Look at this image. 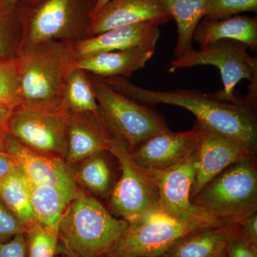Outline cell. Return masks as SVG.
<instances>
[{"instance_id":"6da1fadb","label":"cell","mask_w":257,"mask_h":257,"mask_svg":"<svg viewBox=\"0 0 257 257\" xmlns=\"http://www.w3.org/2000/svg\"><path fill=\"white\" fill-rule=\"evenodd\" d=\"M99 78L108 87L145 105L165 104L184 108L196 116L199 124L256 154L257 104L246 96L227 100L220 99L215 93L193 89L152 90L138 87L124 77Z\"/></svg>"},{"instance_id":"7a4b0ae2","label":"cell","mask_w":257,"mask_h":257,"mask_svg":"<svg viewBox=\"0 0 257 257\" xmlns=\"http://www.w3.org/2000/svg\"><path fill=\"white\" fill-rule=\"evenodd\" d=\"M74 45V42L50 40L19 56L22 105L45 110L67 108L64 89L77 60Z\"/></svg>"},{"instance_id":"3957f363","label":"cell","mask_w":257,"mask_h":257,"mask_svg":"<svg viewBox=\"0 0 257 257\" xmlns=\"http://www.w3.org/2000/svg\"><path fill=\"white\" fill-rule=\"evenodd\" d=\"M96 0H20L23 26L19 56L50 40L77 42L87 37ZM18 56V57H19Z\"/></svg>"},{"instance_id":"277c9868","label":"cell","mask_w":257,"mask_h":257,"mask_svg":"<svg viewBox=\"0 0 257 257\" xmlns=\"http://www.w3.org/2000/svg\"><path fill=\"white\" fill-rule=\"evenodd\" d=\"M127 226L95 198L79 191L61 217L59 239L72 257H104Z\"/></svg>"},{"instance_id":"5b68a950","label":"cell","mask_w":257,"mask_h":257,"mask_svg":"<svg viewBox=\"0 0 257 257\" xmlns=\"http://www.w3.org/2000/svg\"><path fill=\"white\" fill-rule=\"evenodd\" d=\"M255 155L230 166L191 200L205 215L222 224H238L257 211Z\"/></svg>"},{"instance_id":"8992f818","label":"cell","mask_w":257,"mask_h":257,"mask_svg":"<svg viewBox=\"0 0 257 257\" xmlns=\"http://www.w3.org/2000/svg\"><path fill=\"white\" fill-rule=\"evenodd\" d=\"M221 225L210 218L177 219L156 211L128 224L106 257H158L191 233Z\"/></svg>"},{"instance_id":"52a82bcc","label":"cell","mask_w":257,"mask_h":257,"mask_svg":"<svg viewBox=\"0 0 257 257\" xmlns=\"http://www.w3.org/2000/svg\"><path fill=\"white\" fill-rule=\"evenodd\" d=\"M89 78L101 116L130 152L153 135L170 130L164 118L150 106L116 92L96 76Z\"/></svg>"},{"instance_id":"ba28073f","label":"cell","mask_w":257,"mask_h":257,"mask_svg":"<svg viewBox=\"0 0 257 257\" xmlns=\"http://www.w3.org/2000/svg\"><path fill=\"white\" fill-rule=\"evenodd\" d=\"M244 44L231 40H222L194 49L171 61L168 72L174 73L178 69L191 68L199 65H212L220 72L224 87L214 92L220 99L234 100L236 84L242 80L249 81L247 96L257 99V58L248 52Z\"/></svg>"},{"instance_id":"9c48e42d","label":"cell","mask_w":257,"mask_h":257,"mask_svg":"<svg viewBox=\"0 0 257 257\" xmlns=\"http://www.w3.org/2000/svg\"><path fill=\"white\" fill-rule=\"evenodd\" d=\"M109 152L119 162L121 172L111 192L110 205L115 214L131 224L160 211L155 181L135 162L124 142L115 135Z\"/></svg>"},{"instance_id":"30bf717a","label":"cell","mask_w":257,"mask_h":257,"mask_svg":"<svg viewBox=\"0 0 257 257\" xmlns=\"http://www.w3.org/2000/svg\"><path fill=\"white\" fill-rule=\"evenodd\" d=\"M68 109L45 110L22 105L13 109L9 134L30 150L66 160Z\"/></svg>"},{"instance_id":"8fae6325","label":"cell","mask_w":257,"mask_h":257,"mask_svg":"<svg viewBox=\"0 0 257 257\" xmlns=\"http://www.w3.org/2000/svg\"><path fill=\"white\" fill-rule=\"evenodd\" d=\"M196 168L195 150L185 160L170 169L148 171L158 189L160 211L166 215L177 219L210 218L193 205L191 200Z\"/></svg>"},{"instance_id":"7c38bea8","label":"cell","mask_w":257,"mask_h":257,"mask_svg":"<svg viewBox=\"0 0 257 257\" xmlns=\"http://www.w3.org/2000/svg\"><path fill=\"white\" fill-rule=\"evenodd\" d=\"M3 148L30 183L47 184L74 195L78 194L75 172L67 160L33 151L10 134L5 139Z\"/></svg>"},{"instance_id":"4fadbf2b","label":"cell","mask_w":257,"mask_h":257,"mask_svg":"<svg viewBox=\"0 0 257 257\" xmlns=\"http://www.w3.org/2000/svg\"><path fill=\"white\" fill-rule=\"evenodd\" d=\"M199 124L200 135L196 148L197 168L191 199L230 166L255 155L241 144Z\"/></svg>"},{"instance_id":"5bb4252c","label":"cell","mask_w":257,"mask_h":257,"mask_svg":"<svg viewBox=\"0 0 257 257\" xmlns=\"http://www.w3.org/2000/svg\"><path fill=\"white\" fill-rule=\"evenodd\" d=\"M200 126L195 124L188 131L171 130L147 139L133 152L134 160L147 171L167 170L185 160L197 148Z\"/></svg>"},{"instance_id":"9a60e30c","label":"cell","mask_w":257,"mask_h":257,"mask_svg":"<svg viewBox=\"0 0 257 257\" xmlns=\"http://www.w3.org/2000/svg\"><path fill=\"white\" fill-rule=\"evenodd\" d=\"M115 134L99 114L68 110L66 160L77 163L89 157L109 152Z\"/></svg>"},{"instance_id":"2e32d148","label":"cell","mask_w":257,"mask_h":257,"mask_svg":"<svg viewBox=\"0 0 257 257\" xmlns=\"http://www.w3.org/2000/svg\"><path fill=\"white\" fill-rule=\"evenodd\" d=\"M172 18L164 0H110L92 18L88 37L124 25L152 23L160 25Z\"/></svg>"},{"instance_id":"e0dca14e","label":"cell","mask_w":257,"mask_h":257,"mask_svg":"<svg viewBox=\"0 0 257 257\" xmlns=\"http://www.w3.org/2000/svg\"><path fill=\"white\" fill-rule=\"evenodd\" d=\"M159 26L155 23H142L111 29L74 42V54L77 59H80L134 47H156L160 37Z\"/></svg>"},{"instance_id":"ac0fdd59","label":"cell","mask_w":257,"mask_h":257,"mask_svg":"<svg viewBox=\"0 0 257 257\" xmlns=\"http://www.w3.org/2000/svg\"><path fill=\"white\" fill-rule=\"evenodd\" d=\"M156 47H139L77 59V68L98 77L128 78L151 60Z\"/></svg>"},{"instance_id":"d6986e66","label":"cell","mask_w":257,"mask_h":257,"mask_svg":"<svg viewBox=\"0 0 257 257\" xmlns=\"http://www.w3.org/2000/svg\"><path fill=\"white\" fill-rule=\"evenodd\" d=\"M239 234L238 224L205 228L187 235L158 257H214Z\"/></svg>"},{"instance_id":"ffe728a7","label":"cell","mask_w":257,"mask_h":257,"mask_svg":"<svg viewBox=\"0 0 257 257\" xmlns=\"http://www.w3.org/2000/svg\"><path fill=\"white\" fill-rule=\"evenodd\" d=\"M222 40L239 42L249 50H256V18L233 16L222 20L206 18L202 23H199L193 35V40L200 47Z\"/></svg>"},{"instance_id":"44dd1931","label":"cell","mask_w":257,"mask_h":257,"mask_svg":"<svg viewBox=\"0 0 257 257\" xmlns=\"http://www.w3.org/2000/svg\"><path fill=\"white\" fill-rule=\"evenodd\" d=\"M178 30L175 58L193 50V35L201 19L204 18L209 0H164Z\"/></svg>"},{"instance_id":"7402d4cb","label":"cell","mask_w":257,"mask_h":257,"mask_svg":"<svg viewBox=\"0 0 257 257\" xmlns=\"http://www.w3.org/2000/svg\"><path fill=\"white\" fill-rule=\"evenodd\" d=\"M28 184L34 217L41 224L50 226L58 222L69 203L77 197L53 186Z\"/></svg>"},{"instance_id":"603a6c76","label":"cell","mask_w":257,"mask_h":257,"mask_svg":"<svg viewBox=\"0 0 257 257\" xmlns=\"http://www.w3.org/2000/svg\"><path fill=\"white\" fill-rule=\"evenodd\" d=\"M0 199L16 216L25 230L35 222L28 181L18 166L0 182Z\"/></svg>"},{"instance_id":"cb8c5ba5","label":"cell","mask_w":257,"mask_h":257,"mask_svg":"<svg viewBox=\"0 0 257 257\" xmlns=\"http://www.w3.org/2000/svg\"><path fill=\"white\" fill-rule=\"evenodd\" d=\"M64 96V103L69 111L99 114V105L89 75L83 69L76 67L69 74Z\"/></svg>"},{"instance_id":"d4e9b609","label":"cell","mask_w":257,"mask_h":257,"mask_svg":"<svg viewBox=\"0 0 257 257\" xmlns=\"http://www.w3.org/2000/svg\"><path fill=\"white\" fill-rule=\"evenodd\" d=\"M23 26L18 3L0 0V60H15L19 56Z\"/></svg>"},{"instance_id":"484cf974","label":"cell","mask_w":257,"mask_h":257,"mask_svg":"<svg viewBox=\"0 0 257 257\" xmlns=\"http://www.w3.org/2000/svg\"><path fill=\"white\" fill-rule=\"evenodd\" d=\"M96 154L83 161L80 168L75 172L77 182L99 195H105L111 184V171L103 154Z\"/></svg>"},{"instance_id":"4316f807","label":"cell","mask_w":257,"mask_h":257,"mask_svg":"<svg viewBox=\"0 0 257 257\" xmlns=\"http://www.w3.org/2000/svg\"><path fill=\"white\" fill-rule=\"evenodd\" d=\"M44 225L35 221L27 228L26 257H55L59 241V224Z\"/></svg>"},{"instance_id":"83f0119b","label":"cell","mask_w":257,"mask_h":257,"mask_svg":"<svg viewBox=\"0 0 257 257\" xmlns=\"http://www.w3.org/2000/svg\"><path fill=\"white\" fill-rule=\"evenodd\" d=\"M20 104L17 59L0 60V106L13 110Z\"/></svg>"},{"instance_id":"f1b7e54d","label":"cell","mask_w":257,"mask_h":257,"mask_svg":"<svg viewBox=\"0 0 257 257\" xmlns=\"http://www.w3.org/2000/svg\"><path fill=\"white\" fill-rule=\"evenodd\" d=\"M257 0H209L204 18L222 20L244 12H256Z\"/></svg>"},{"instance_id":"f546056e","label":"cell","mask_w":257,"mask_h":257,"mask_svg":"<svg viewBox=\"0 0 257 257\" xmlns=\"http://www.w3.org/2000/svg\"><path fill=\"white\" fill-rule=\"evenodd\" d=\"M25 231L22 223L0 199V242L8 241L15 235L25 234Z\"/></svg>"},{"instance_id":"4dcf8cb0","label":"cell","mask_w":257,"mask_h":257,"mask_svg":"<svg viewBox=\"0 0 257 257\" xmlns=\"http://www.w3.org/2000/svg\"><path fill=\"white\" fill-rule=\"evenodd\" d=\"M26 237L25 234L15 235L11 239L0 242V257H26Z\"/></svg>"},{"instance_id":"1f68e13d","label":"cell","mask_w":257,"mask_h":257,"mask_svg":"<svg viewBox=\"0 0 257 257\" xmlns=\"http://www.w3.org/2000/svg\"><path fill=\"white\" fill-rule=\"evenodd\" d=\"M226 253V257H257V247L237 236L228 243Z\"/></svg>"},{"instance_id":"d6a6232c","label":"cell","mask_w":257,"mask_h":257,"mask_svg":"<svg viewBox=\"0 0 257 257\" xmlns=\"http://www.w3.org/2000/svg\"><path fill=\"white\" fill-rule=\"evenodd\" d=\"M239 237L248 244L257 247V211L239 224Z\"/></svg>"},{"instance_id":"836d02e7","label":"cell","mask_w":257,"mask_h":257,"mask_svg":"<svg viewBox=\"0 0 257 257\" xmlns=\"http://www.w3.org/2000/svg\"><path fill=\"white\" fill-rule=\"evenodd\" d=\"M16 167L13 157L4 150H0V182L10 175Z\"/></svg>"},{"instance_id":"e575fe53","label":"cell","mask_w":257,"mask_h":257,"mask_svg":"<svg viewBox=\"0 0 257 257\" xmlns=\"http://www.w3.org/2000/svg\"><path fill=\"white\" fill-rule=\"evenodd\" d=\"M13 110L0 106V150H4L3 143L7 135L9 134V120Z\"/></svg>"},{"instance_id":"d590c367","label":"cell","mask_w":257,"mask_h":257,"mask_svg":"<svg viewBox=\"0 0 257 257\" xmlns=\"http://www.w3.org/2000/svg\"><path fill=\"white\" fill-rule=\"evenodd\" d=\"M109 1L110 0H96L95 6H94L92 13V20Z\"/></svg>"},{"instance_id":"8d00e7d4","label":"cell","mask_w":257,"mask_h":257,"mask_svg":"<svg viewBox=\"0 0 257 257\" xmlns=\"http://www.w3.org/2000/svg\"><path fill=\"white\" fill-rule=\"evenodd\" d=\"M214 257H226V248H225L224 250H223V251H221V252L217 253V254Z\"/></svg>"},{"instance_id":"74e56055","label":"cell","mask_w":257,"mask_h":257,"mask_svg":"<svg viewBox=\"0 0 257 257\" xmlns=\"http://www.w3.org/2000/svg\"><path fill=\"white\" fill-rule=\"evenodd\" d=\"M11 1L15 2V3H17V2L20 1V0H11Z\"/></svg>"}]
</instances>
